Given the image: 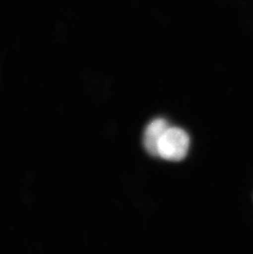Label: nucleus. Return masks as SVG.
<instances>
[{
	"instance_id": "nucleus-1",
	"label": "nucleus",
	"mask_w": 253,
	"mask_h": 254,
	"mask_svg": "<svg viewBox=\"0 0 253 254\" xmlns=\"http://www.w3.org/2000/svg\"><path fill=\"white\" fill-rule=\"evenodd\" d=\"M189 144V135L184 130L169 127L159 142L158 155L167 161H182L187 156Z\"/></svg>"
},
{
	"instance_id": "nucleus-2",
	"label": "nucleus",
	"mask_w": 253,
	"mask_h": 254,
	"mask_svg": "<svg viewBox=\"0 0 253 254\" xmlns=\"http://www.w3.org/2000/svg\"><path fill=\"white\" fill-rule=\"evenodd\" d=\"M169 128L167 121L164 119H156L149 124L144 133L145 148L150 155L159 156L158 146L163 134Z\"/></svg>"
}]
</instances>
